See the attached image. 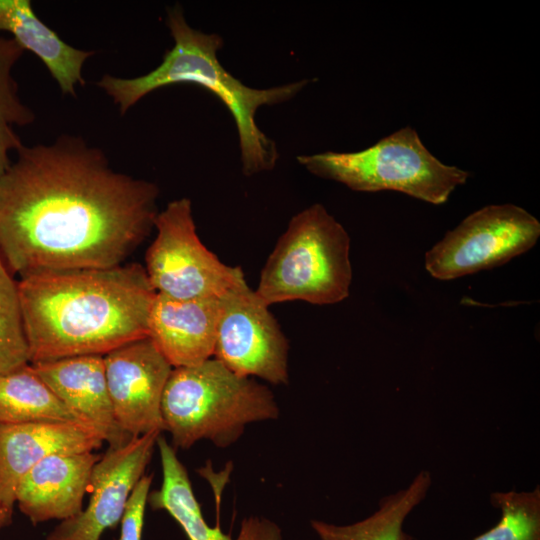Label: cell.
Here are the masks:
<instances>
[{
	"mask_svg": "<svg viewBox=\"0 0 540 540\" xmlns=\"http://www.w3.org/2000/svg\"><path fill=\"white\" fill-rule=\"evenodd\" d=\"M161 414L175 449H188L200 440L225 448L239 439L247 424L277 419L279 408L267 386L210 358L172 369Z\"/></svg>",
	"mask_w": 540,
	"mask_h": 540,
	"instance_id": "obj_4",
	"label": "cell"
},
{
	"mask_svg": "<svg viewBox=\"0 0 540 540\" xmlns=\"http://www.w3.org/2000/svg\"><path fill=\"white\" fill-rule=\"evenodd\" d=\"M24 50L12 38L0 36V177L11 164L10 153L23 143L15 133L16 126L34 122V112L20 100L12 70Z\"/></svg>",
	"mask_w": 540,
	"mask_h": 540,
	"instance_id": "obj_20",
	"label": "cell"
},
{
	"mask_svg": "<svg viewBox=\"0 0 540 540\" xmlns=\"http://www.w3.org/2000/svg\"><path fill=\"white\" fill-rule=\"evenodd\" d=\"M154 228L144 268L156 294L178 300L221 298L246 283L240 267L224 264L201 242L188 198L168 203Z\"/></svg>",
	"mask_w": 540,
	"mask_h": 540,
	"instance_id": "obj_7",
	"label": "cell"
},
{
	"mask_svg": "<svg viewBox=\"0 0 540 540\" xmlns=\"http://www.w3.org/2000/svg\"><path fill=\"white\" fill-rule=\"evenodd\" d=\"M32 422L89 424L68 408L27 363L0 373V424Z\"/></svg>",
	"mask_w": 540,
	"mask_h": 540,
	"instance_id": "obj_19",
	"label": "cell"
},
{
	"mask_svg": "<svg viewBox=\"0 0 540 540\" xmlns=\"http://www.w3.org/2000/svg\"><path fill=\"white\" fill-rule=\"evenodd\" d=\"M12 512L13 511L0 506V528L10 522Z\"/></svg>",
	"mask_w": 540,
	"mask_h": 540,
	"instance_id": "obj_24",
	"label": "cell"
},
{
	"mask_svg": "<svg viewBox=\"0 0 540 540\" xmlns=\"http://www.w3.org/2000/svg\"><path fill=\"white\" fill-rule=\"evenodd\" d=\"M15 153L0 177V254L20 278L121 265L154 228L158 186L114 170L81 137Z\"/></svg>",
	"mask_w": 540,
	"mask_h": 540,
	"instance_id": "obj_1",
	"label": "cell"
},
{
	"mask_svg": "<svg viewBox=\"0 0 540 540\" xmlns=\"http://www.w3.org/2000/svg\"><path fill=\"white\" fill-rule=\"evenodd\" d=\"M29 363L17 282L0 254V373Z\"/></svg>",
	"mask_w": 540,
	"mask_h": 540,
	"instance_id": "obj_22",
	"label": "cell"
},
{
	"mask_svg": "<svg viewBox=\"0 0 540 540\" xmlns=\"http://www.w3.org/2000/svg\"><path fill=\"white\" fill-rule=\"evenodd\" d=\"M160 434L152 431L132 437L120 447L108 448L93 468L86 507L60 521L45 540H100L106 530L117 527Z\"/></svg>",
	"mask_w": 540,
	"mask_h": 540,
	"instance_id": "obj_11",
	"label": "cell"
},
{
	"mask_svg": "<svg viewBox=\"0 0 540 540\" xmlns=\"http://www.w3.org/2000/svg\"><path fill=\"white\" fill-rule=\"evenodd\" d=\"M166 25L174 45L155 69L133 78L106 74L97 85L118 105L121 115L159 88L175 84L201 86L216 95L234 118L243 173L253 175L271 170L279 153L275 142L258 128L256 112L260 106L292 99L309 80L267 89L248 87L220 64L217 52L223 46L222 37L192 28L180 5L168 9Z\"/></svg>",
	"mask_w": 540,
	"mask_h": 540,
	"instance_id": "obj_3",
	"label": "cell"
},
{
	"mask_svg": "<svg viewBox=\"0 0 540 540\" xmlns=\"http://www.w3.org/2000/svg\"><path fill=\"white\" fill-rule=\"evenodd\" d=\"M156 445L162 467V484L149 492L147 504L153 510H165L181 526L189 540H283L281 529L269 519L251 516L244 519L236 539L219 527H210L203 518L186 468L176 450L158 436Z\"/></svg>",
	"mask_w": 540,
	"mask_h": 540,
	"instance_id": "obj_16",
	"label": "cell"
},
{
	"mask_svg": "<svg viewBox=\"0 0 540 540\" xmlns=\"http://www.w3.org/2000/svg\"><path fill=\"white\" fill-rule=\"evenodd\" d=\"M491 504L500 509L497 525L473 540H540V488L529 492H494Z\"/></svg>",
	"mask_w": 540,
	"mask_h": 540,
	"instance_id": "obj_21",
	"label": "cell"
},
{
	"mask_svg": "<svg viewBox=\"0 0 540 540\" xmlns=\"http://www.w3.org/2000/svg\"><path fill=\"white\" fill-rule=\"evenodd\" d=\"M351 281L350 237L316 203L292 217L254 291L269 307L296 300L328 305L348 297Z\"/></svg>",
	"mask_w": 540,
	"mask_h": 540,
	"instance_id": "obj_5",
	"label": "cell"
},
{
	"mask_svg": "<svg viewBox=\"0 0 540 540\" xmlns=\"http://www.w3.org/2000/svg\"><path fill=\"white\" fill-rule=\"evenodd\" d=\"M101 456L81 452L44 458L20 481L15 503L33 525L62 521L80 513L93 468Z\"/></svg>",
	"mask_w": 540,
	"mask_h": 540,
	"instance_id": "obj_13",
	"label": "cell"
},
{
	"mask_svg": "<svg viewBox=\"0 0 540 540\" xmlns=\"http://www.w3.org/2000/svg\"><path fill=\"white\" fill-rule=\"evenodd\" d=\"M30 364L68 408L103 434L109 448L120 447L132 438L115 420L103 355H78Z\"/></svg>",
	"mask_w": 540,
	"mask_h": 540,
	"instance_id": "obj_15",
	"label": "cell"
},
{
	"mask_svg": "<svg viewBox=\"0 0 540 540\" xmlns=\"http://www.w3.org/2000/svg\"><path fill=\"white\" fill-rule=\"evenodd\" d=\"M220 298L172 299L156 294L148 336L173 368L202 363L214 355Z\"/></svg>",
	"mask_w": 540,
	"mask_h": 540,
	"instance_id": "obj_14",
	"label": "cell"
},
{
	"mask_svg": "<svg viewBox=\"0 0 540 540\" xmlns=\"http://www.w3.org/2000/svg\"><path fill=\"white\" fill-rule=\"evenodd\" d=\"M431 483L430 473L423 470L408 487L383 497L371 516L350 525L311 520V526L320 540H412L403 523L426 497Z\"/></svg>",
	"mask_w": 540,
	"mask_h": 540,
	"instance_id": "obj_18",
	"label": "cell"
},
{
	"mask_svg": "<svg viewBox=\"0 0 540 540\" xmlns=\"http://www.w3.org/2000/svg\"><path fill=\"white\" fill-rule=\"evenodd\" d=\"M539 221L513 204L485 206L467 216L425 254V268L438 280H452L502 265L531 249Z\"/></svg>",
	"mask_w": 540,
	"mask_h": 540,
	"instance_id": "obj_8",
	"label": "cell"
},
{
	"mask_svg": "<svg viewBox=\"0 0 540 540\" xmlns=\"http://www.w3.org/2000/svg\"><path fill=\"white\" fill-rule=\"evenodd\" d=\"M17 287L29 363L104 356L148 336L156 292L140 264L38 272Z\"/></svg>",
	"mask_w": 540,
	"mask_h": 540,
	"instance_id": "obj_2",
	"label": "cell"
},
{
	"mask_svg": "<svg viewBox=\"0 0 540 540\" xmlns=\"http://www.w3.org/2000/svg\"><path fill=\"white\" fill-rule=\"evenodd\" d=\"M115 420L130 437L165 431L164 388L173 367L149 337L123 344L103 356Z\"/></svg>",
	"mask_w": 540,
	"mask_h": 540,
	"instance_id": "obj_10",
	"label": "cell"
},
{
	"mask_svg": "<svg viewBox=\"0 0 540 540\" xmlns=\"http://www.w3.org/2000/svg\"><path fill=\"white\" fill-rule=\"evenodd\" d=\"M297 161L309 172L362 192L393 190L440 205L469 172L446 165L406 126L357 152L301 155Z\"/></svg>",
	"mask_w": 540,
	"mask_h": 540,
	"instance_id": "obj_6",
	"label": "cell"
},
{
	"mask_svg": "<svg viewBox=\"0 0 540 540\" xmlns=\"http://www.w3.org/2000/svg\"><path fill=\"white\" fill-rule=\"evenodd\" d=\"M153 475H143L127 500L118 540H142L144 516Z\"/></svg>",
	"mask_w": 540,
	"mask_h": 540,
	"instance_id": "obj_23",
	"label": "cell"
},
{
	"mask_svg": "<svg viewBox=\"0 0 540 540\" xmlns=\"http://www.w3.org/2000/svg\"><path fill=\"white\" fill-rule=\"evenodd\" d=\"M104 442L103 434L86 423L0 424V506L13 511L20 481L44 458L93 452Z\"/></svg>",
	"mask_w": 540,
	"mask_h": 540,
	"instance_id": "obj_12",
	"label": "cell"
},
{
	"mask_svg": "<svg viewBox=\"0 0 540 540\" xmlns=\"http://www.w3.org/2000/svg\"><path fill=\"white\" fill-rule=\"evenodd\" d=\"M221 300L214 358L242 377L288 383V340L247 282Z\"/></svg>",
	"mask_w": 540,
	"mask_h": 540,
	"instance_id": "obj_9",
	"label": "cell"
},
{
	"mask_svg": "<svg viewBox=\"0 0 540 540\" xmlns=\"http://www.w3.org/2000/svg\"><path fill=\"white\" fill-rule=\"evenodd\" d=\"M1 31L42 61L63 94L76 97V87L85 85L83 65L94 51L63 41L36 15L30 0H0Z\"/></svg>",
	"mask_w": 540,
	"mask_h": 540,
	"instance_id": "obj_17",
	"label": "cell"
}]
</instances>
